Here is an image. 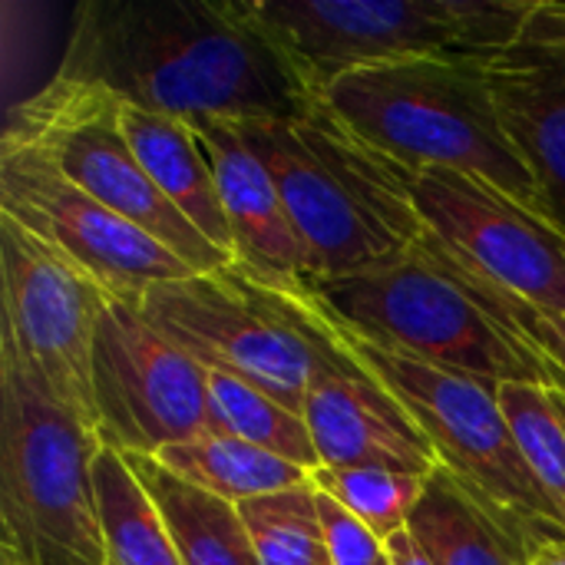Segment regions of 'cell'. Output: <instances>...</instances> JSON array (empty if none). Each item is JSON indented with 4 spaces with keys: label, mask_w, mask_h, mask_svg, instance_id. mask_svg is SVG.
Listing matches in <instances>:
<instances>
[{
    "label": "cell",
    "mask_w": 565,
    "mask_h": 565,
    "mask_svg": "<svg viewBox=\"0 0 565 565\" xmlns=\"http://www.w3.org/2000/svg\"><path fill=\"white\" fill-rule=\"evenodd\" d=\"M56 73L182 122L285 119L321 99L245 0H89Z\"/></svg>",
    "instance_id": "cell-1"
},
{
    "label": "cell",
    "mask_w": 565,
    "mask_h": 565,
    "mask_svg": "<svg viewBox=\"0 0 565 565\" xmlns=\"http://www.w3.org/2000/svg\"><path fill=\"white\" fill-rule=\"evenodd\" d=\"M305 291L351 334L387 351L493 384L565 391L563 367L520 324L523 301L497 291L430 232L377 265Z\"/></svg>",
    "instance_id": "cell-2"
},
{
    "label": "cell",
    "mask_w": 565,
    "mask_h": 565,
    "mask_svg": "<svg viewBox=\"0 0 565 565\" xmlns=\"http://www.w3.org/2000/svg\"><path fill=\"white\" fill-rule=\"evenodd\" d=\"M232 122L288 205L311 285L354 275L427 235L414 172L367 146L324 99L298 116Z\"/></svg>",
    "instance_id": "cell-3"
},
{
    "label": "cell",
    "mask_w": 565,
    "mask_h": 565,
    "mask_svg": "<svg viewBox=\"0 0 565 565\" xmlns=\"http://www.w3.org/2000/svg\"><path fill=\"white\" fill-rule=\"evenodd\" d=\"M321 99L404 169L467 172L546 215L536 175L503 126L483 56L437 53L361 66L338 76Z\"/></svg>",
    "instance_id": "cell-4"
},
{
    "label": "cell",
    "mask_w": 565,
    "mask_h": 565,
    "mask_svg": "<svg viewBox=\"0 0 565 565\" xmlns=\"http://www.w3.org/2000/svg\"><path fill=\"white\" fill-rule=\"evenodd\" d=\"M308 301L334 344L401 401L430 440L440 467L450 470L497 516V523L530 553V559L543 546L565 543V516L546 497L516 447L510 420L500 407V384L371 344L338 324L311 295Z\"/></svg>",
    "instance_id": "cell-5"
},
{
    "label": "cell",
    "mask_w": 565,
    "mask_h": 565,
    "mask_svg": "<svg viewBox=\"0 0 565 565\" xmlns=\"http://www.w3.org/2000/svg\"><path fill=\"white\" fill-rule=\"evenodd\" d=\"M99 447L0 341V565H103Z\"/></svg>",
    "instance_id": "cell-6"
},
{
    "label": "cell",
    "mask_w": 565,
    "mask_h": 565,
    "mask_svg": "<svg viewBox=\"0 0 565 565\" xmlns=\"http://www.w3.org/2000/svg\"><path fill=\"white\" fill-rule=\"evenodd\" d=\"M139 311L209 374L245 381L298 414L341 361L305 288H268L235 265L152 285Z\"/></svg>",
    "instance_id": "cell-7"
},
{
    "label": "cell",
    "mask_w": 565,
    "mask_h": 565,
    "mask_svg": "<svg viewBox=\"0 0 565 565\" xmlns=\"http://www.w3.org/2000/svg\"><path fill=\"white\" fill-rule=\"evenodd\" d=\"M321 96L338 76L407 56L510 46L536 0H245Z\"/></svg>",
    "instance_id": "cell-8"
},
{
    "label": "cell",
    "mask_w": 565,
    "mask_h": 565,
    "mask_svg": "<svg viewBox=\"0 0 565 565\" xmlns=\"http://www.w3.org/2000/svg\"><path fill=\"white\" fill-rule=\"evenodd\" d=\"M122 99L113 93L53 76L7 116L0 142L50 159L73 185L175 252L195 275L232 265L152 182L122 132Z\"/></svg>",
    "instance_id": "cell-9"
},
{
    "label": "cell",
    "mask_w": 565,
    "mask_h": 565,
    "mask_svg": "<svg viewBox=\"0 0 565 565\" xmlns=\"http://www.w3.org/2000/svg\"><path fill=\"white\" fill-rule=\"evenodd\" d=\"M0 341L56 404L96 430L93 344L113 298L10 215H0Z\"/></svg>",
    "instance_id": "cell-10"
},
{
    "label": "cell",
    "mask_w": 565,
    "mask_h": 565,
    "mask_svg": "<svg viewBox=\"0 0 565 565\" xmlns=\"http://www.w3.org/2000/svg\"><path fill=\"white\" fill-rule=\"evenodd\" d=\"M93 401L99 444L122 457H156L212 434L209 371L129 301H109L96 328Z\"/></svg>",
    "instance_id": "cell-11"
},
{
    "label": "cell",
    "mask_w": 565,
    "mask_h": 565,
    "mask_svg": "<svg viewBox=\"0 0 565 565\" xmlns=\"http://www.w3.org/2000/svg\"><path fill=\"white\" fill-rule=\"evenodd\" d=\"M414 205L470 271L526 308L565 318V232L487 179L424 169L411 179Z\"/></svg>",
    "instance_id": "cell-12"
},
{
    "label": "cell",
    "mask_w": 565,
    "mask_h": 565,
    "mask_svg": "<svg viewBox=\"0 0 565 565\" xmlns=\"http://www.w3.org/2000/svg\"><path fill=\"white\" fill-rule=\"evenodd\" d=\"M0 215L66 255L113 301L139 305L152 285L195 275L162 242L73 185L50 159L10 142H0Z\"/></svg>",
    "instance_id": "cell-13"
},
{
    "label": "cell",
    "mask_w": 565,
    "mask_h": 565,
    "mask_svg": "<svg viewBox=\"0 0 565 565\" xmlns=\"http://www.w3.org/2000/svg\"><path fill=\"white\" fill-rule=\"evenodd\" d=\"M510 139L565 232V0H536L510 46L483 53Z\"/></svg>",
    "instance_id": "cell-14"
},
{
    "label": "cell",
    "mask_w": 565,
    "mask_h": 565,
    "mask_svg": "<svg viewBox=\"0 0 565 565\" xmlns=\"http://www.w3.org/2000/svg\"><path fill=\"white\" fill-rule=\"evenodd\" d=\"M318 315V311H315ZM305 424L328 470H391L430 477L440 460L401 401L341 351L305 397Z\"/></svg>",
    "instance_id": "cell-15"
},
{
    "label": "cell",
    "mask_w": 565,
    "mask_h": 565,
    "mask_svg": "<svg viewBox=\"0 0 565 565\" xmlns=\"http://www.w3.org/2000/svg\"><path fill=\"white\" fill-rule=\"evenodd\" d=\"M192 129L215 172L232 235V265L268 288H308L305 245L265 162L238 136L232 119H199Z\"/></svg>",
    "instance_id": "cell-16"
},
{
    "label": "cell",
    "mask_w": 565,
    "mask_h": 565,
    "mask_svg": "<svg viewBox=\"0 0 565 565\" xmlns=\"http://www.w3.org/2000/svg\"><path fill=\"white\" fill-rule=\"evenodd\" d=\"M122 132L152 175V182L162 189V195L225 255H232V235L228 218L218 199L215 172L202 152V142L192 129V122L146 113L122 103ZM235 262V258H232Z\"/></svg>",
    "instance_id": "cell-17"
},
{
    "label": "cell",
    "mask_w": 565,
    "mask_h": 565,
    "mask_svg": "<svg viewBox=\"0 0 565 565\" xmlns=\"http://www.w3.org/2000/svg\"><path fill=\"white\" fill-rule=\"evenodd\" d=\"M407 530L434 565H530V553L444 467L427 477Z\"/></svg>",
    "instance_id": "cell-18"
},
{
    "label": "cell",
    "mask_w": 565,
    "mask_h": 565,
    "mask_svg": "<svg viewBox=\"0 0 565 565\" xmlns=\"http://www.w3.org/2000/svg\"><path fill=\"white\" fill-rule=\"evenodd\" d=\"M162 510L185 565H262L238 507L179 480L152 457H126Z\"/></svg>",
    "instance_id": "cell-19"
},
{
    "label": "cell",
    "mask_w": 565,
    "mask_h": 565,
    "mask_svg": "<svg viewBox=\"0 0 565 565\" xmlns=\"http://www.w3.org/2000/svg\"><path fill=\"white\" fill-rule=\"evenodd\" d=\"M93 483L103 565H185L162 510L119 450L99 447Z\"/></svg>",
    "instance_id": "cell-20"
},
{
    "label": "cell",
    "mask_w": 565,
    "mask_h": 565,
    "mask_svg": "<svg viewBox=\"0 0 565 565\" xmlns=\"http://www.w3.org/2000/svg\"><path fill=\"white\" fill-rule=\"evenodd\" d=\"M159 467L175 473L179 480L238 507L245 500H258L278 490H291L311 480L308 470L288 463L268 450H258L245 440L205 434L189 444L166 447L152 457Z\"/></svg>",
    "instance_id": "cell-21"
},
{
    "label": "cell",
    "mask_w": 565,
    "mask_h": 565,
    "mask_svg": "<svg viewBox=\"0 0 565 565\" xmlns=\"http://www.w3.org/2000/svg\"><path fill=\"white\" fill-rule=\"evenodd\" d=\"M209 420L212 434L245 440L288 463H298L308 473L321 470V457L305 424V414L285 407L281 401L245 381L209 374Z\"/></svg>",
    "instance_id": "cell-22"
},
{
    "label": "cell",
    "mask_w": 565,
    "mask_h": 565,
    "mask_svg": "<svg viewBox=\"0 0 565 565\" xmlns=\"http://www.w3.org/2000/svg\"><path fill=\"white\" fill-rule=\"evenodd\" d=\"M238 516L262 565H331L318 520V487L311 480L245 500L238 503Z\"/></svg>",
    "instance_id": "cell-23"
},
{
    "label": "cell",
    "mask_w": 565,
    "mask_h": 565,
    "mask_svg": "<svg viewBox=\"0 0 565 565\" xmlns=\"http://www.w3.org/2000/svg\"><path fill=\"white\" fill-rule=\"evenodd\" d=\"M500 407L526 467L565 516V414L559 391L540 384H500Z\"/></svg>",
    "instance_id": "cell-24"
},
{
    "label": "cell",
    "mask_w": 565,
    "mask_h": 565,
    "mask_svg": "<svg viewBox=\"0 0 565 565\" xmlns=\"http://www.w3.org/2000/svg\"><path fill=\"white\" fill-rule=\"evenodd\" d=\"M311 483L348 507L364 526L377 533V540H391L401 530L411 526V516L424 497L427 477H407V473H391V470H315Z\"/></svg>",
    "instance_id": "cell-25"
},
{
    "label": "cell",
    "mask_w": 565,
    "mask_h": 565,
    "mask_svg": "<svg viewBox=\"0 0 565 565\" xmlns=\"http://www.w3.org/2000/svg\"><path fill=\"white\" fill-rule=\"evenodd\" d=\"M318 520L328 546L331 565H381L387 559L384 540L371 526H364L348 507L318 490Z\"/></svg>",
    "instance_id": "cell-26"
},
{
    "label": "cell",
    "mask_w": 565,
    "mask_h": 565,
    "mask_svg": "<svg viewBox=\"0 0 565 565\" xmlns=\"http://www.w3.org/2000/svg\"><path fill=\"white\" fill-rule=\"evenodd\" d=\"M520 324L523 331L530 334V341L556 364L565 371V318H550V315H540L533 308L523 305L520 311Z\"/></svg>",
    "instance_id": "cell-27"
},
{
    "label": "cell",
    "mask_w": 565,
    "mask_h": 565,
    "mask_svg": "<svg viewBox=\"0 0 565 565\" xmlns=\"http://www.w3.org/2000/svg\"><path fill=\"white\" fill-rule=\"evenodd\" d=\"M384 550H387L391 565H434L427 559V553L417 546V540L411 536V530H401L397 536H391L384 543Z\"/></svg>",
    "instance_id": "cell-28"
},
{
    "label": "cell",
    "mask_w": 565,
    "mask_h": 565,
    "mask_svg": "<svg viewBox=\"0 0 565 565\" xmlns=\"http://www.w3.org/2000/svg\"><path fill=\"white\" fill-rule=\"evenodd\" d=\"M530 565H565V543H553V546H543L540 553H533Z\"/></svg>",
    "instance_id": "cell-29"
},
{
    "label": "cell",
    "mask_w": 565,
    "mask_h": 565,
    "mask_svg": "<svg viewBox=\"0 0 565 565\" xmlns=\"http://www.w3.org/2000/svg\"><path fill=\"white\" fill-rule=\"evenodd\" d=\"M559 404H563V414H565V391H559Z\"/></svg>",
    "instance_id": "cell-30"
},
{
    "label": "cell",
    "mask_w": 565,
    "mask_h": 565,
    "mask_svg": "<svg viewBox=\"0 0 565 565\" xmlns=\"http://www.w3.org/2000/svg\"><path fill=\"white\" fill-rule=\"evenodd\" d=\"M381 565H391V559H384V563H381Z\"/></svg>",
    "instance_id": "cell-31"
}]
</instances>
